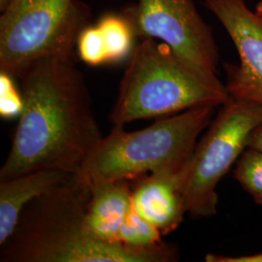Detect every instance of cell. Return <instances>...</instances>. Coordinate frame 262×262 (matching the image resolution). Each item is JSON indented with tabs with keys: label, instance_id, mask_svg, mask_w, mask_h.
Returning <instances> with one entry per match:
<instances>
[{
	"label": "cell",
	"instance_id": "obj_1",
	"mask_svg": "<svg viewBox=\"0 0 262 262\" xmlns=\"http://www.w3.org/2000/svg\"><path fill=\"white\" fill-rule=\"evenodd\" d=\"M24 107L0 181L39 170L80 174L103 139L76 56H49L17 77Z\"/></svg>",
	"mask_w": 262,
	"mask_h": 262
},
{
	"label": "cell",
	"instance_id": "obj_2",
	"mask_svg": "<svg viewBox=\"0 0 262 262\" xmlns=\"http://www.w3.org/2000/svg\"><path fill=\"white\" fill-rule=\"evenodd\" d=\"M91 185L75 174L29 202L2 244L1 262H174L173 245L131 248L96 238L85 225Z\"/></svg>",
	"mask_w": 262,
	"mask_h": 262
},
{
	"label": "cell",
	"instance_id": "obj_3",
	"mask_svg": "<svg viewBox=\"0 0 262 262\" xmlns=\"http://www.w3.org/2000/svg\"><path fill=\"white\" fill-rule=\"evenodd\" d=\"M230 99L225 84L202 75L168 45L144 38L133 49L110 114L113 126L160 119Z\"/></svg>",
	"mask_w": 262,
	"mask_h": 262
},
{
	"label": "cell",
	"instance_id": "obj_4",
	"mask_svg": "<svg viewBox=\"0 0 262 262\" xmlns=\"http://www.w3.org/2000/svg\"><path fill=\"white\" fill-rule=\"evenodd\" d=\"M215 107H198L160 118L141 130L113 129L84 162L80 174L88 180L140 178L159 170H181L206 129Z\"/></svg>",
	"mask_w": 262,
	"mask_h": 262
},
{
	"label": "cell",
	"instance_id": "obj_5",
	"mask_svg": "<svg viewBox=\"0 0 262 262\" xmlns=\"http://www.w3.org/2000/svg\"><path fill=\"white\" fill-rule=\"evenodd\" d=\"M91 18L79 0H1L0 72L17 78L42 57L77 56Z\"/></svg>",
	"mask_w": 262,
	"mask_h": 262
},
{
	"label": "cell",
	"instance_id": "obj_6",
	"mask_svg": "<svg viewBox=\"0 0 262 262\" xmlns=\"http://www.w3.org/2000/svg\"><path fill=\"white\" fill-rule=\"evenodd\" d=\"M261 121L258 104L230 97L221 106L181 171L187 214L197 219L216 214L217 185L248 148L251 132Z\"/></svg>",
	"mask_w": 262,
	"mask_h": 262
},
{
	"label": "cell",
	"instance_id": "obj_7",
	"mask_svg": "<svg viewBox=\"0 0 262 262\" xmlns=\"http://www.w3.org/2000/svg\"><path fill=\"white\" fill-rule=\"evenodd\" d=\"M124 16L137 36L165 43L199 73L219 79V49L213 28L191 0H138Z\"/></svg>",
	"mask_w": 262,
	"mask_h": 262
},
{
	"label": "cell",
	"instance_id": "obj_8",
	"mask_svg": "<svg viewBox=\"0 0 262 262\" xmlns=\"http://www.w3.org/2000/svg\"><path fill=\"white\" fill-rule=\"evenodd\" d=\"M234 44L239 64L225 63V88L231 98L262 106V1L204 0Z\"/></svg>",
	"mask_w": 262,
	"mask_h": 262
},
{
	"label": "cell",
	"instance_id": "obj_9",
	"mask_svg": "<svg viewBox=\"0 0 262 262\" xmlns=\"http://www.w3.org/2000/svg\"><path fill=\"white\" fill-rule=\"evenodd\" d=\"M181 171L151 172L138 178L131 190L133 210L162 235L177 229L187 214L181 191Z\"/></svg>",
	"mask_w": 262,
	"mask_h": 262
},
{
	"label": "cell",
	"instance_id": "obj_10",
	"mask_svg": "<svg viewBox=\"0 0 262 262\" xmlns=\"http://www.w3.org/2000/svg\"><path fill=\"white\" fill-rule=\"evenodd\" d=\"M88 181L91 185V198L85 213L88 230L98 239L120 244V230L133 211L128 181Z\"/></svg>",
	"mask_w": 262,
	"mask_h": 262
},
{
	"label": "cell",
	"instance_id": "obj_11",
	"mask_svg": "<svg viewBox=\"0 0 262 262\" xmlns=\"http://www.w3.org/2000/svg\"><path fill=\"white\" fill-rule=\"evenodd\" d=\"M72 176L57 170H39L0 181V245L13 233L29 202Z\"/></svg>",
	"mask_w": 262,
	"mask_h": 262
},
{
	"label": "cell",
	"instance_id": "obj_12",
	"mask_svg": "<svg viewBox=\"0 0 262 262\" xmlns=\"http://www.w3.org/2000/svg\"><path fill=\"white\" fill-rule=\"evenodd\" d=\"M96 26L103 36L108 63H117L130 56L133 38L136 34L129 19L124 15H105Z\"/></svg>",
	"mask_w": 262,
	"mask_h": 262
},
{
	"label": "cell",
	"instance_id": "obj_13",
	"mask_svg": "<svg viewBox=\"0 0 262 262\" xmlns=\"http://www.w3.org/2000/svg\"><path fill=\"white\" fill-rule=\"evenodd\" d=\"M233 178L262 208V151L246 149L237 160Z\"/></svg>",
	"mask_w": 262,
	"mask_h": 262
},
{
	"label": "cell",
	"instance_id": "obj_14",
	"mask_svg": "<svg viewBox=\"0 0 262 262\" xmlns=\"http://www.w3.org/2000/svg\"><path fill=\"white\" fill-rule=\"evenodd\" d=\"M161 235L133 210L120 230L118 242L131 248H150L161 243Z\"/></svg>",
	"mask_w": 262,
	"mask_h": 262
},
{
	"label": "cell",
	"instance_id": "obj_15",
	"mask_svg": "<svg viewBox=\"0 0 262 262\" xmlns=\"http://www.w3.org/2000/svg\"><path fill=\"white\" fill-rule=\"evenodd\" d=\"M77 56L89 66H98L108 63L103 36L97 26L89 25L82 30L77 41Z\"/></svg>",
	"mask_w": 262,
	"mask_h": 262
},
{
	"label": "cell",
	"instance_id": "obj_16",
	"mask_svg": "<svg viewBox=\"0 0 262 262\" xmlns=\"http://www.w3.org/2000/svg\"><path fill=\"white\" fill-rule=\"evenodd\" d=\"M14 77L0 72L1 84V104L0 113L2 118H13L19 116L23 111L24 101L20 91H18L13 83Z\"/></svg>",
	"mask_w": 262,
	"mask_h": 262
},
{
	"label": "cell",
	"instance_id": "obj_17",
	"mask_svg": "<svg viewBox=\"0 0 262 262\" xmlns=\"http://www.w3.org/2000/svg\"><path fill=\"white\" fill-rule=\"evenodd\" d=\"M205 260L207 262H262V252L240 256H226L209 253L207 254Z\"/></svg>",
	"mask_w": 262,
	"mask_h": 262
},
{
	"label": "cell",
	"instance_id": "obj_18",
	"mask_svg": "<svg viewBox=\"0 0 262 262\" xmlns=\"http://www.w3.org/2000/svg\"><path fill=\"white\" fill-rule=\"evenodd\" d=\"M248 149L262 151V121L251 132L248 140Z\"/></svg>",
	"mask_w": 262,
	"mask_h": 262
}]
</instances>
